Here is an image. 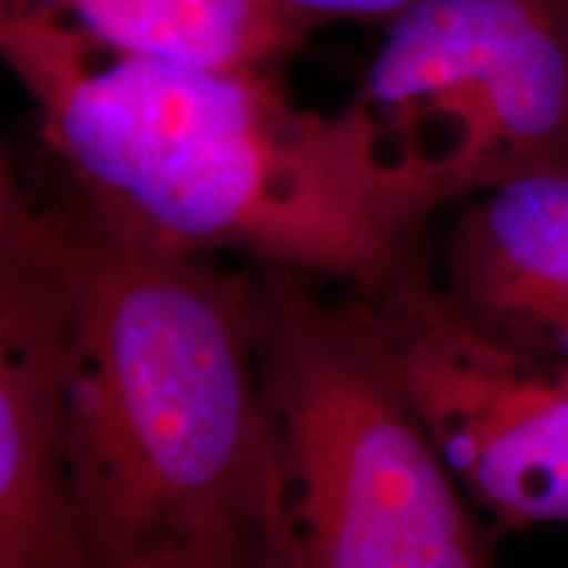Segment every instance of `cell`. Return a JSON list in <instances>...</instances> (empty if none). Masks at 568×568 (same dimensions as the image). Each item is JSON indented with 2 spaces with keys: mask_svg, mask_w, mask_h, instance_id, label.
Segmentation results:
<instances>
[{
  "mask_svg": "<svg viewBox=\"0 0 568 568\" xmlns=\"http://www.w3.org/2000/svg\"><path fill=\"white\" fill-rule=\"evenodd\" d=\"M0 53L40 122L55 176L119 230L295 268L382 297L432 272L445 205L389 153L358 101L301 109L274 69L105 51L45 0L0 3Z\"/></svg>",
  "mask_w": 568,
  "mask_h": 568,
  "instance_id": "1",
  "label": "cell"
},
{
  "mask_svg": "<svg viewBox=\"0 0 568 568\" xmlns=\"http://www.w3.org/2000/svg\"><path fill=\"white\" fill-rule=\"evenodd\" d=\"M42 184L67 258V479L90 566L245 550L280 558L253 272L148 243L59 176Z\"/></svg>",
  "mask_w": 568,
  "mask_h": 568,
  "instance_id": "2",
  "label": "cell"
},
{
  "mask_svg": "<svg viewBox=\"0 0 568 568\" xmlns=\"http://www.w3.org/2000/svg\"><path fill=\"white\" fill-rule=\"evenodd\" d=\"M255 368L282 568H500L493 531L389 364L372 305L255 264Z\"/></svg>",
  "mask_w": 568,
  "mask_h": 568,
  "instance_id": "3",
  "label": "cell"
},
{
  "mask_svg": "<svg viewBox=\"0 0 568 568\" xmlns=\"http://www.w3.org/2000/svg\"><path fill=\"white\" fill-rule=\"evenodd\" d=\"M353 98L445 205L568 163V0H418Z\"/></svg>",
  "mask_w": 568,
  "mask_h": 568,
  "instance_id": "4",
  "label": "cell"
},
{
  "mask_svg": "<svg viewBox=\"0 0 568 568\" xmlns=\"http://www.w3.org/2000/svg\"><path fill=\"white\" fill-rule=\"evenodd\" d=\"M366 301L468 500L508 531L568 527V361L485 337L450 308L435 272Z\"/></svg>",
  "mask_w": 568,
  "mask_h": 568,
  "instance_id": "5",
  "label": "cell"
},
{
  "mask_svg": "<svg viewBox=\"0 0 568 568\" xmlns=\"http://www.w3.org/2000/svg\"><path fill=\"white\" fill-rule=\"evenodd\" d=\"M69 282L45 184L0 159V568H92L67 479Z\"/></svg>",
  "mask_w": 568,
  "mask_h": 568,
  "instance_id": "6",
  "label": "cell"
},
{
  "mask_svg": "<svg viewBox=\"0 0 568 568\" xmlns=\"http://www.w3.org/2000/svg\"><path fill=\"white\" fill-rule=\"evenodd\" d=\"M437 284L485 337L568 361V163L477 195L447 232Z\"/></svg>",
  "mask_w": 568,
  "mask_h": 568,
  "instance_id": "7",
  "label": "cell"
},
{
  "mask_svg": "<svg viewBox=\"0 0 568 568\" xmlns=\"http://www.w3.org/2000/svg\"><path fill=\"white\" fill-rule=\"evenodd\" d=\"M84 38L126 55L274 69L311 32L280 0H45Z\"/></svg>",
  "mask_w": 568,
  "mask_h": 568,
  "instance_id": "8",
  "label": "cell"
},
{
  "mask_svg": "<svg viewBox=\"0 0 568 568\" xmlns=\"http://www.w3.org/2000/svg\"><path fill=\"white\" fill-rule=\"evenodd\" d=\"M314 30L337 19H393L418 0H280Z\"/></svg>",
  "mask_w": 568,
  "mask_h": 568,
  "instance_id": "9",
  "label": "cell"
},
{
  "mask_svg": "<svg viewBox=\"0 0 568 568\" xmlns=\"http://www.w3.org/2000/svg\"><path fill=\"white\" fill-rule=\"evenodd\" d=\"M151 568H282V564L280 558L272 556V552L247 550V552H209V556L174 558Z\"/></svg>",
  "mask_w": 568,
  "mask_h": 568,
  "instance_id": "10",
  "label": "cell"
}]
</instances>
